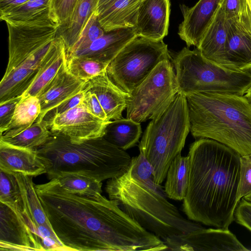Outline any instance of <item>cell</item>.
<instances>
[{
	"label": "cell",
	"mask_w": 251,
	"mask_h": 251,
	"mask_svg": "<svg viewBox=\"0 0 251 251\" xmlns=\"http://www.w3.org/2000/svg\"><path fill=\"white\" fill-rule=\"evenodd\" d=\"M60 185L73 194L97 196L101 194L102 181L77 174H66L56 178Z\"/></svg>",
	"instance_id": "4dcf8cb0"
},
{
	"label": "cell",
	"mask_w": 251,
	"mask_h": 251,
	"mask_svg": "<svg viewBox=\"0 0 251 251\" xmlns=\"http://www.w3.org/2000/svg\"><path fill=\"white\" fill-rule=\"evenodd\" d=\"M244 96L251 107V86L248 89Z\"/></svg>",
	"instance_id": "7bdbcfd3"
},
{
	"label": "cell",
	"mask_w": 251,
	"mask_h": 251,
	"mask_svg": "<svg viewBox=\"0 0 251 251\" xmlns=\"http://www.w3.org/2000/svg\"><path fill=\"white\" fill-rule=\"evenodd\" d=\"M222 6L227 20L251 32V13L246 0H223Z\"/></svg>",
	"instance_id": "836d02e7"
},
{
	"label": "cell",
	"mask_w": 251,
	"mask_h": 251,
	"mask_svg": "<svg viewBox=\"0 0 251 251\" xmlns=\"http://www.w3.org/2000/svg\"><path fill=\"white\" fill-rule=\"evenodd\" d=\"M77 0H50V17L57 27L67 23Z\"/></svg>",
	"instance_id": "d590c367"
},
{
	"label": "cell",
	"mask_w": 251,
	"mask_h": 251,
	"mask_svg": "<svg viewBox=\"0 0 251 251\" xmlns=\"http://www.w3.org/2000/svg\"><path fill=\"white\" fill-rule=\"evenodd\" d=\"M21 98L22 96H19L0 102V134L8 129L16 106Z\"/></svg>",
	"instance_id": "74e56055"
},
{
	"label": "cell",
	"mask_w": 251,
	"mask_h": 251,
	"mask_svg": "<svg viewBox=\"0 0 251 251\" xmlns=\"http://www.w3.org/2000/svg\"><path fill=\"white\" fill-rule=\"evenodd\" d=\"M251 13V0H246Z\"/></svg>",
	"instance_id": "f6af8a7d"
},
{
	"label": "cell",
	"mask_w": 251,
	"mask_h": 251,
	"mask_svg": "<svg viewBox=\"0 0 251 251\" xmlns=\"http://www.w3.org/2000/svg\"><path fill=\"white\" fill-rule=\"evenodd\" d=\"M179 92L220 93L244 96L251 86V70H232L204 57L196 48H183L174 57Z\"/></svg>",
	"instance_id": "ba28073f"
},
{
	"label": "cell",
	"mask_w": 251,
	"mask_h": 251,
	"mask_svg": "<svg viewBox=\"0 0 251 251\" xmlns=\"http://www.w3.org/2000/svg\"><path fill=\"white\" fill-rule=\"evenodd\" d=\"M37 152L50 180L77 174L102 181L125 173L132 158L103 137L74 143L56 132H51L49 140Z\"/></svg>",
	"instance_id": "5b68a950"
},
{
	"label": "cell",
	"mask_w": 251,
	"mask_h": 251,
	"mask_svg": "<svg viewBox=\"0 0 251 251\" xmlns=\"http://www.w3.org/2000/svg\"><path fill=\"white\" fill-rule=\"evenodd\" d=\"M110 121L105 122L94 116L80 103L47 122L51 132L58 133L72 143H80L102 137Z\"/></svg>",
	"instance_id": "8fae6325"
},
{
	"label": "cell",
	"mask_w": 251,
	"mask_h": 251,
	"mask_svg": "<svg viewBox=\"0 0 251 251\" xmlns=\"http://www.w3.org/2000/svg\"><path fill=\"white\" fill-rule=\"evenodd\" d=\"M185 95L194 137L215 140L240 156L251 154V107L244 95L211 92Z\"/></svg>",
	"instance_id": "277c9868"
},
{
	"label": "cell",
	"mask_w": 251,
	"mask_h": 251,
	"mask_svg": "<svg viewBox=\"0 0 251 251\" xmlns=\"http://www.w3.org/2000/svg\"><path fill=\"white\" fill-rule=\"evenodd\" d=\"M67 63L66 47L63 40L56 37L45 59L22 97L38 96Z\"/></svg>",
	"instance_id": "603a6c76"
},
{
	"label": "cell",
	"mask_w": 251,
	"mask_h": 251,
	"mask_svg": "<svg viewBox=\"0 0 251 251\" xmlns=\"http://www.w3.org/2000/svg\"><path fill=\"white\" fill-rule=\"evenodd\" d=\"M168 251H249L228 229H197L163 241Z\"/></svg>",
	"instance_id": "7c38bea8"
},
{
	"label": "cell",
	"mask_w": 251,
	"mask_h": 251,
	"mask_svg": "<svg viewBox=\"0 0 251 251\" xmlns=\"http://www.w3.org/2000/svg\"><path fill=\"white\" fill-rule=\"evenodd\" d=\"M51 228L70 251H167L163 240L141 226L114 201L100 194L71 193L56 178L36 185Z\"/></svg>",
	"instance_id": "6da1fadb"
},
{
	"label": "cell",
	"mask_w": 251,
	"mask_h": 251,
	"mask_svg": "<svg viewBox=\"0 0 251 251\" xmlns=\"http://www.w3.org/2000/svg\"><path fill=\"white\" fill-rule=\"evenodd\" d=\"M243 198H244V199H245L247 201H251V193L246 195V196L244 197Z\"/></svg>",
	"instance_id": "ee69618b"
},
{
	"label": "cell",
	"mask_w": 251,
	"mask_h": 251,
	"mask_svg": "<svg viewBox=\"0 0 251 251\" xmlns=\"http://www.w3.org/2000/svg\"><path fill=\"white\" fill-rule=\"evenodd\" d=\"M170 0H144L139 11L135 26L138 37L163 40L168 33Z\"/></svg>",
	"instance_id": "2e32d148"
},
{
	"label": "cell",
	"mask_w": 251,
	"mask_h": 251,
	"mask_svg": "<svg viewBox=\"0 0 251 251\" xmlns=\"http://www.w3.org/2000/svg\"><path fill=\"white\" fill-rule=\"evenodd\" d=\"M0 202L11 208L37 235V228L27 213L14 174L2 170H0Z\"/></svg>",
	"instance_id": "484cf974"
},
{
	"label": "cell",
	"mask_w": 251,
	"mask_h": 251,
	"mask_svg": "<svg viewBox=\"0 0 251 251\" xmlns=\"http://www.w3.org/2000/svg\"><path fill=\"white\" fill-rule=\"evenodd\" d=\"M83 90L96 95L109 121L122 118L130 94L116 85L106 72L86 82Z\"/></svg>",
	"instance_id": "d6986e66"
},
{
	"label": "cell",
	"mask_w": 251,
	"mask_h": 251,
	"mask_svg": "<svg viewBox=\"0 0 251 251\" xmlns=\"http://www.w3.org/2000/svg\"><path fill=\"white\" fill-rule=\"evenodd\" d=\"M223 0H199L189 7L180 4L183 20L179 25L178 34L187 47H198Z\"/></svg>",
	"instance_id": "5bb4252c"
},
{
	"label": "cell",
	"mask_w": 251,
	"mask_h": 251,
	"mask_svg": "<svg viewBox=\"0 0 251 251\" xmlns=\"http://www.w3.org/2000/svg\"><path fill=\"white\" fill-rule=\"evenodd\" d=\"M0 170L36 176L46 173L37 151L13 146L0 140Z\"/></svg>",
	"instance_id": "ffe728a7"
},
{
	"label": "cell",
	"mask_w": 251,
	"mask_h": 251,
	"mask_svg": "<svg viewBox=\"0 0 251 251\" xmlns=\"http://www.w3.org/2000/svg\"><path fill=\"white\" fill-rule=\"evenodd\" d=\"M228 26V22L221 2L197 47L204 57L226 68L225 53Z\"/></svg>",
	"instance_id": "44dd1931"
},
{
	"label": "cell",
	"mask_w": 251,
	"mask_h": 251,
	"mask_svg": "<svg viewBox=\"0 0 251 251\" xmlns=\"http://www.w3.org/2000/svg\"><path fill=\"white\" fill-rule=\"evenodd\" d=\"M41 112V104L38 97H22L16 106L8 129L32 125L38 118Z\"/></svg>",
	"instance_id": "d6a6232c"
},
{
	"label": "cell",
	"mask_w": 251,
	"mask_h": 251,
	"mask_svg": "<svg viewBox=\"0 0 251 251\" xmlns=\"http://www.w3.org/2000/svg\"><path fill=\"white\" fill-rule=\"evenodd\" d=\"M13 173L18 183L27 212L37 229L40 226H45L52 229L37 193L33 176Z\"/></svg>",
	"instance_id": "f1b7e54d"
},
{
	"label": "cell",
	"mask_w": 251,
	"mask_h": 251,
	"mask_svg": "<svg viewBox=\"0 0 251 251\" xmlns=\"http://www.w3.org/2000/svg\"><path fill=\"white\" fill-rule=\"evenodd\" d=\"M108 65L85 56H74L67 59L69 71L75 77L85 82L106 72Z\"/></svg>",
	"instance_id": "1f68e13d"
},
{
	"label": "cell",
	"mask_w": 251,
	"mask_h": 251,
	"mask_svg": "<svg viewBox=\"0 0 251 251\" xmlns=\"http://www.w3.org/2000/svg\"><path fill=\"white\" fill-rule=\"evenodd\" d=\"M179 92L170 60L160 62L130 93L126 118L137 123L159 116Z\"/></svg>",
	"instance_id": "30bf717a"
},
{
	"label": "cell",
	"mask_w": 251,
	"mask_h": 251,
	"mask_svg": "<svg viewBox=\"0 0 251 251\" xmlns=\"http://www.w3.org/2000/svg\"><path fill=\"white\" fill-rule=\"evenodd\" d=\"M137 37L135 27L105 32L88 48L74 52L70 57L85 56L109 64L126 45Z\"/></svg>",
	"instance_id": "ac0fdd59"
},
{
	"label": "cell",
	"mask_w": 251,
	"mask_h": 251,
	"mask_svg": "<svg viewBox=\"0 0 251 251\" xmlns=\"http://www.w3.org/2000/svg\"><path fill=\"white\" fill-rule=\"evenodd\" d=\"M6 25L9 56L0 82V102L26 90L55 39L57 28L51 20Z\"/></svg>",
	"instance_id": "8992f818"
},
{
	"label": "cell",
	"mask_w": 251,
	"mask_h": 251,
	"mask_svg": "<svg viewBox=\"0 0 251 251\" xmlns=\"http://www.w3.org/2000/svg\"><path fill=\"white\" fill-rule=\"evenodd\" d=\"M29 0H0V14L23 4Z\"/></svg>",
	"instance_id": "b9f144b4"
},
{
	"label": "cell",
	"mask_w": 251,
	"mask_h": 251,
	"mask_svg": "<svg viewBox=\"0 0 251 251\" xmlns=\"http://www.w3.org/2000/svg\"><path fill=\"white\" fill-rule=\"evenodd\" d=\"M234 221L251 231V201L240 200L234 212Z\"/></svg>",
	"instance_id": "ab89813d"
},
{
	"label": "cell",
	"mask_w": 251,
	"mask_h": 251,
	"mask_svg": "<svg viewBox=\"0 0 251 251\" xmlns=\"http://www.w3.org/2000/svg\"><path fill=\"white\" fill-rule=\"evenodd\" d=\"M190 131L186 96L178 92L166 109L149 123L139 144L140 152L153 168L157 184L166 178L171 162L181 153Z\"/></svg>",
	"instance_id": "52a82bcc"
},
{
	"label": "cell",
	"mask_w": 251,
	"mask_h": 251,
	"mask_svg": "<svg viewBox=\"0 0 251 251\" xmlns=\"http://www.w3.org/2000/svg\"><path fill=\"white\" fill-rule=\"evenodd\" d=\"M251 193V154L240 156V179L238 197L240 200Z\"/></svg>",
	"instance_id": "8d00e7d4"
},
{
	"label": "cell",
	"mask_w": 251,
	"mask_h": 251,
	"mask_svg": "<svg viewBox=\"0 0 251 251\" xmlns=\"http://www.w3.org/2000/svg\"><path fill=\"white\" fill-rule=\"evenodd\" d=\"M83 95L84 90L82 89L80 92L73 97L70 100H68L50 112L46 115L44 120L49 121L54 116L63 113L77 106L80 103Z\"/></svg>",
	"instance_id": "60d3db41"
},
{
	"label": "cell",
	"mask_w": 251,
	"mask_h": 251,
	"mask_svg": "<svg viewBox=\"0 0 251 251\" xmlns=\"http://www.w3.org/2000/svg\"><path fill=\"white\" fill-rule=\"evenodd\" d=\"M80 103L94 116L105 122L110 121L108 120L104 110L94 93L84 90V95Z\"/></svg>",
	"instance_id": "f35d334b"
},
{
	"label": "cell",
	"mask_w": 251,
	"mask_h": 251,
	"mask_svg": "<svg viewBox=\"0 0 251 251\" xmlns=\"http://www.w3.org/2000/svg\"><path fill=\"white\" fill-rule=\"evenodd\" d=\"M141 133L140 123L127 118H121L108 123L102 137L125 151L137 144Z\"/></svg>",
	"instance_id": "83f0119b"
},
{
	"label": "cell",
	"mask_w": 251,
	"mask_h": 251,
	"mask_svg": "<svg viewBox=\"0 0 251 251\" xmlns=\"http://www.w3.org/2000/svg\"><path fill=\"white\" fill-rule=\"evenodd\" d=\"M144 0H99L95 12L105 32L135 27Z\"/></svg>",
	"instance_id": "e0dca14e"
},
{
	"label": "cell",
	"mask_w": 251,
	"mask_h": 251,
	"mask_svg": "<svg viewBox=\"0 0 251 251\" xmlns=\"http://www.w3.org/2000/svg\"><path fill=\"white\" fill-rule=\"evenodd\" d=\"M51 132L46 120H36L32 125L11 128L0 134V140L9 144L37 151L49 140Z\"/></svg>",
	"instance_id": "cb8c5ba5"
},
{
	"label": "cell",
	"mask_w": 251,
	"mask_h": 251,
	"mask_svg": "<svg viewBox=\"0 0 251 251\" xmlns=\"http://www.w3.org/2000/svg\"><path fill=\"white\" fill-rule=\"evenodd\" d=\"M170 58L168 46L163 40L137 37L112 60L106 73L116 85L130 94L160 62Z\"/></svg>",
	"instance_id": "9c48e42d"
},
{
	"label": "cell",
	"mask_w": 251,
	"mask_h": 251,
	"mask_svg": "<svg viewBox=\"0 0 251 251\" xmlns=\"http://www.w3.org/2000/svg\"><path fill=\"white\" fill-rule=\"evenodd\" d=\"M228 26L225 59L227 68L243 72L251 70V32L233 21Z\"/></svg>",
	"instance_id": "7402d4cb"
},
{
	"label": "cell",
	"mask_w": 251,
	"mask_h": 251,
	"mask_svg": "<svg viewBox=\"0 0 251 251\" xmlns=\"http://www.w3.org/2000/svg\"><path fill=\"white\" fill-rule=\"evenodd\" d=\"M99 0H77L68 22L57 28L56 37L64 42L67 57L95 11Z\"/></svg>",
	"instance_id": "d4e9b609"
},
{
	"label": "cell",
	"mask_w": 251,
	"mask_h": 251,
	"mask_svg": "<svg viewBox=\"0 0 251 251\" xmlns=\"http://www.w3.org/2000/svg\"><path fill=\"white\" fill-rule=\"evenodd\" d=\"M109 199L141 226L162 240L203 228L184 217L167 199L155 180L152 167L141 152L132 157L128 170L108 179Z\"/></svg>",
	"instance_id": "3957f363"
},
{
	"label": "cell",
	"mask_w": 251,
	"mask_h": 251,
	"mask_svg": "<svg viewBox=\"0 0 251 251\" xmlns=\"http://www.w3.org/2000/svg\"><path fill=\"white\" fill-rule=\"evenodd\" d=\"M50 0H29L0 14L6 23L18 24L51 19L50 14Z\"/></svg>",
	"instance_id": "f546056e"
},
{
	"label": "cell",
	"mask_w": 251,
	"mask_h": 251,
	"mask_svg": "<svg viewBox=\"0 0 251 251\" xmlns=\"http://www.w3.org/2000/svg\"><path fill=\"white\" fill-rule=\"evenodd\" d=\"M189 173V156L177 154L171 162L166 174L164 190L168 198L183 200L188 188Z\"/></svg>",
	"instance_id": "4316f807"
},
{
	"label": "cell",
	"mask_w": 251,
	"mask_h": 251,
	"mask_svg": "<svg viewBox=\"0 0 251 251\" xmlns=\"http://www.w3.org/2000/svg\"><path fill=\"white\" fill-rule=\"evenodd\" d=\"M0 250L45 251L40 238L11 208L1 202Z\"/></svg>",
	"instance_id": "4fadbf2b"
},
{
	"label": "cell",
	"mask_w": 251,
	"mask_h": 251,
	"mask_svg": "<svg viewBox=\"0 0 251 251\" xmlns=\"http://www.w3.org/2000/svg\"><path fill=\"white\" fill-rule=\"evenodd\" d=\"M105 32L94 11L83 28L77 40L68 55L67 59L74 52L88 48Z\"/></svg>",
	"instance_id": "e575fe53"
},
{
	"label": "cell",
	"mask_w": 251,
	"mask_h": 251,
	"mask_svg": "<svg viewBox=\"0 0 251 251\" xmlns=\"http://www.w3.org/2000/svg\"><path fill=\"white\" fill-rule=\"evenodd\" d=\"M85 83L69 71L67 63L64 65L37 96L41 112L37 120H44L50 112L80 92Z\"/></svg>",
	"instance_id": "9a60e30c"
},
{
	"label": "cell",
	"mask_w": 251,
	"mask_h": 251,
	"mask_svg": "<svg viewBox=\"0 0 251 251\" xmlns=\"http://www.w3.org/2000/svg\"><path fill=\"white\" fill-rule=\"evenodd\" d=\"M188 156L190 173L184 213L192 221L228 229L240 201V155L215 140L201 138L191 145Z\"/></svg>",
	"instance_id": "7a4b0ae2"
}]
</instances>
